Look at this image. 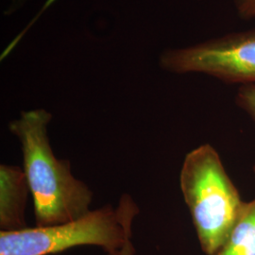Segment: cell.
<instances>
[{
	"instance_id": "obj_9",
	"label": "cell",
	"mask_w": 255,
	"mask_h": 255,
	"mask_svg": "<svg viewBox=\"0 0 255 255\" xmlns=\"http://www.w3.org/2000/svg\"><path fill=\"white\" fill-rule=\"evenodd\" d=\"M109 255H134V248L131 243V240H128L122 249L109 254Z\"/></svg>"
},
{
	"instance_id": "obj_4",
	"label": "cell",
	"mask_w": 255,
	"mask_h": 255,
	"mask_svg": "<svg viewBox=\"0 0 255 255\" xmlns=\"http://www.w3.org/2000/svg\"><path fill=\"white\" fill-rule=\"evenodd\" d=\"M161 66L172 73H201L230 84H255V28L229 32L164 51Z\"/></svg>"
},
{
	"instance_id": "obj_3",
	"label": "cell",
	"mask_w": 255,
	"mask_h": 255,
	"mask_svg": "<svg viewBox=\"0 0 255 255\" xmlns=\"http://www.w3.org/2000/svg\"><path fill=\"white\" fill-rule=\"evenodd\" d=\"M139 210L125 195L119 207L94 210L82 218L47 227L0 232V255H49L77 246H98L112 254L132 237V222Z\"/></svg>"
},
{
	"instance_id": "obj_10",
	"label": "cell",
	"mask_w": 255,
	"mask_h": 255,
	"mask_svg": "<svg viewBox=\"0 0 255 255\" xmlns=\"http://www.w3.org/2000/svg\"><path fill=\"white\" fill-rule=\"evenodd\" d=\"M254 171H255V166H254Z\"/></svg>"
},
{
	"instance_id": "obj_6",
	"label": "cell",
	"mask_w": 255,
	"mask_h": 255,
	"mask_svg": "<svg viewBox=\"0 0 255 255\" xmlns=\"http://www.w3.org/2000/svg\"><path fill=\"white\" fill-rule=\"evenodd\" d=\"M215 255H255V199L245 203L228 240Z\"/></svg>"
},
{
	"instance_id": "obj_7",
	"label": "cell",
	"mask_w": 255,
	"mask_h": 255,
	"mask_svg": "<svg viewBox=\"0 0 255 255\" xmlns=\"http://www.w3.org/2000/svg\"><path fill=\"white\" fill-rule=\"evenodd\" d=\"M236 103L255 123V84L239 86L236 96Z\"/></svg>"
},
{
	"instance_id": "obj_8",
	"label": "cell",
	"mask_w": 255,
	"mask_h": 255,
	"mask_svg": "<svg viewBox=\"0 0 255 255\" xmlns=\"http://www.w3.org/2000/svg\"><path fill=\"white\" fill-rule=\"evenodd\" d=\"M237 15L243 20L255 19V0H233Z\"/></svg>"
},
{
	"instance_id": "obj_5",
	"label": "cell",
	"mask_w": 255,
	"mask_h": 255,
	"mask_svg": "<svg viewBox=\"0 0 255 255\" xmlns=\"http://www.w3.org/2000/svg\"><path fill=\"white\" fill-rule=\"evenodd\" d=\"M30 193L23 168L0 165V228L12 232L27 228L25 210Z\"/></svg>"
},
{
	"instance_id": "obj_1",
	"label": "cell",
	"mask_w": 255,
	"mask_h": 255,
	"mask_svg": "<svg viewBox=\"0 0 255 255\" xmlns=\"http://www.w3.org/2000/svg\"><path fill=\"white\" fill-rule=\"evenodd\" d=\"M51 119L46 110H31L9 125L21 144L37 227L73 221L91 211L90 188L74 177L68 160L55 157L47 135Z\"/></svg>"
},
{
	"instance_id": "obj_2",
	"label": "cell",
	"mask_w": 255,
	"mask_h": 255,
	"mask_svg": "<svg viewBox=\"0 0 255 255\" xmlns=\"http://www.w3.org/2000/svg\"><path fill=\"white\" fill-rule=\"evenodd\" d=\"M180 186L202 252L216 255L228 240L246 202L210 144L185 156Z\"/></svg>"
},
{
	"instance_id": "obj_11",
	"label": "cell",
	"mask_w": 255,
	"mask_h": 255,
	"mask_svg": "<svg viewBox=\"0 0 255 255\" xmlns=\"http://www.w3.org/2000/svg\"><path fill=\"white\" fill-rule=\"evenodd\" d=\"M52 1H53V0H49V2H50V3H51V2H52Z\"/></svg>"
}]
</instances>
